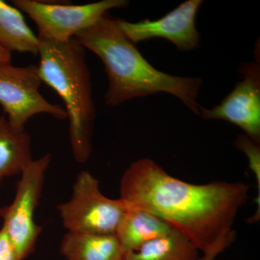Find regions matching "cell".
Segmentation results:
<instances>
[{
	"label": "cell",
	"mask_w": 260,
	"mask_h": 260,
	"mask_svg": "<svg viewBox=\"0 0 260 260\" xmlns=\"http://www.w3.org/2000/svg\"><path fill=\"white\" fill-rule=\"evenodd\" d=\"M249 190L243 182L191 184L149 158L132 162L120 181V199L155 214L203 254L234 242L232 226Z\"/></svg>",
	"instance_id": "cell-1"
},
{
	"label": "cell",
	"mask_w": 260,
	"mask_h": 260,
	"mask_svg": "<svg viewBox=\"0 0 260 260\" xmlns=\"http://www.w3.org/2000/svg\"><path fill=\"white\" fill-rule=\"evenodd\" d=\"M108 15L75 37L104 65L109 80L106 104L116 107L136 98L167 93L200 115L197 98L201 78L174 76L155 69L121 31L116 19Z\"/></svg>",
	"instance_id": "cell-2"
},
{
	"label": "cell",
	"mask_w": 260,
	"mask_h": 260,
	"mask_svg": "<svg viewBox=\"0 0 260 260\" xmlns=\"http://www.w3.org/2000/svg\"><path fill=\"white\" fill-rule=\"evenodd\" d=\"M39 76L62 99L69 119L72 153L77 162L84 164L91 154L95 119L85 49L75 38L66 42L39 39Z\"/></svg>",
	"instance_id": "cell-3"
},
{
	"label": "cell",
	"mask_w": 260,
	"mask_h": 260,
	"mask_svg": "<svg viewBox=\"0 0 260 260\" xmlns=\"http://www.w3.org/2000/svg\"><path fill=\"white\" fill-rule=\"evenodd\" d=\"M128 204L102 194L99 181L88 171L76 178L71 199L58 205L63 225L68 232L116 234Z\"/></svg>",
	"instance_id": "cell-4"
},
{
	"label": "cell",
	"mask_w": 260,
	"mask_h": 260,
	"mask_svg": "<svg viewBox=\"0 0 260 260\" xmlns=\"http://www.w3.org/2000/svg\"><path fill=\"white\" fill-rule=\"evenodd\" d=\"M51 154L32 159L20 174L13 203L0 208L3 229L13 242L19 259L24 260L34 251L43 229L36 223L34 213L44 186L45 174L51 162Z\"/></svg>",
	"instance_id": "cell-5"
},
{
	"label": "cell",
	"mask_w": 260,
	"mask_h": 260,
	"mask_svg": "<svg viewBox=\"0 0 260 260\" xmlns=\"http://www.w3.org/2000/svg\"><path fill=\"white\" fill-rule=\"evenodd\" d=\"M15 8L28 15L38 28V38L66 42L95 25L109 10L126 8L127 0H102L85 5L58 4L36 0H13Z\"/></svg>",
	"instance_id": "cell-6"
},
{
	"label": "cell",
	"mask_w": 260,
	"mask_h": 260,
	"mask_svg": "<svg viewBox=\"0 0 260 260\" xmlns=\"http://www.w3.org/2000/svg\"><path fill=\"white\" fill-rule=\"evenodd\" d=\"M42 80L37 65L0 64V105L10 125L24 130L32 116L47 114L59 120L68 119L64 108L48 102L40 92Z\"/></svg>",
	"instance_id": "cell-7"
},
{
	"label": "cell",
	"mask_w": 260,
	"mask_h": 260,
	"mask_svg": "<svg viewBox=\"0 0 260 260\" xmlns=\"http://www.w3.org/2000/svg\"><path fill=\"white\" fill-rule=\"evenodd\" d=\"M255 49V60L242 64L239 71L242 80L218 105L212 109L200 107L205 120L219 119L232 123L244 130V134L260 143L259 47Z\"/></svg>",
	"instance_id": "cell-8"
},
{
	"label": "cell",
	"mask_w": 260,
	"mask_h": 260,
	"mask_svg": "<svg viewBox=\"0 0 260 260\" xmlns=\"http://www.w3.org/2000/svg\"><path fill=\"white\" fill-rule=\"evenodd\" d=\"M203 0H187L158 20L149 19L136 23L116 19L121 31L135 45L155 38L167 39L181 51L199 47L200 37L196 17Z\"/></svg>",
	"instance_id": "cell-9"
},
{
	"label": "cell",
	"mask_w": 260,
	"mask_h": 260,
	"mask_svg": "<svg viewBox=\"0 0 260 260\" xmlns=\"http://www.w3.org/2000/svg\"><path fill=\"white\" fill-rule=\"evenodd\" d=\"M173 230L174 229L169 223L155 214L128 204L116 235L125 252L128 253L151 241L165 237Z\"/></svg>",
	"instance_id": "cell-10"
},
{
	"label": "cell",
	"mask_w": 260,
	"mask_h": 260,
	"mask_svg": "<svg viewBox=\"0 0 260 260\" xmlns=\"http://www.w3.org/2000/svg\"><path fill=\"white\" fill-rule=\"evenodd\" d=\"M67 260H124L126 252L116 234L68 232L60 244Z\"/></svg>",
	"instance_id": "cell-11"
},
{
	"label": "cell",
	"mask_w": 260,
	"mask_h": 260,
	"mask_svg": "<svg viewBox=\"0 0 260 260\" xmlns=\"http://www.w3.org/2000/svg\"><path fill=\"white\" fill-rule=\"evenodd\" d=\"M32 159L31 138L25 129H15L0 116V183L5 178L21 174Z\"/></svg>",
	"instance_id": "cell-12"
},
{
	"label": "cell",
	"mask_w": 260,
	"mask_h": 260,
	"mask_svg": "<svg viewBox=\"0 0 260 260\" xmlns=\"http://www.w3.org/2000/svg\"><path fill=\"white\" fill-rule=\"evenodd\" d=\"M0 47L11 53L39 55V38L29 28L21 12L3 0H0Z\"/></svg>",
	"instance_id": "cell-13"
},
{
	"label": "cell",
	"mask_w": 260,
	"mask_h": 260,
	"mask_svg": "<svg viewBox=\"0 0 260 260\" xmlns=\"http://www.w3.org/2000/svg\"><path fill=\"white\" fill-rule=\"evenodd\" d=\"M199 251L187 238L173 230L165 237L126 253L124 260H202Z\"/></svg>",
	"instance_id": "cell-14"
},
{
	"label": "cell",
	"mask_w": 260,
	"mask_h": 260,
	"mask_svg": "<svg viewBox=\"0 0 260 260\" xmlns=\"http://www.w3.org/2000/svg\"><path fill=\"white\" fill-rule=\"evenodd\" d=\"M236 148L245 154L249 167L256 178L258 184V197L256 198V213L249 218V223H256L260 218V143L251 140L247 135H239L234 142Z\"/></svg>",
	"instance_id": "cell-15"
},
{
	"label": "cell",
	"mask_w": 260,
	"mask_h": 260,
	"mask_svg": "<svg viewBox=\"0 0 260 260\" xmlns=\"http://www.w3.org/2000/svg\"><path fill=\"white\" fill-rule=\"evenodd\" d=\"M0 260H20L15 246L3 228L0 229Z\"/></svg>",
	"instance_id": "cell-16"
},
{
	"label": "cell",
	"mask_w": 260,
	"mask_h": 260,
	"mask_svg": "<svg viewBox=\"0 0 260 260\" xmlns=\"http://www.w3.org/2000/svg\"><path fill=\"white\" fill-rule=\"evenodd\" d=\"M224 249H225L222 248L221 246H218V247L215 248V249H212L208 252L204 253L203 257H202V260H214L219 254L223 252Z\"/></svg>",
	"instance_id": "cell-17"
},
{
	"label": "cell",
	"mask_w": 260,
	"mask_h": 260,
	"mask_svg": "<svg viewBox=\"0 0 260 260\" xmlns=\"http://www.w3.org/2000/svg\"><path fill=\"white\" fill-rule=\"evenodd\" d=\"M12 53L0 47V64L11 63Z\"/></svg>",
	"instance_id": "cell-18"
}]
</instances>
